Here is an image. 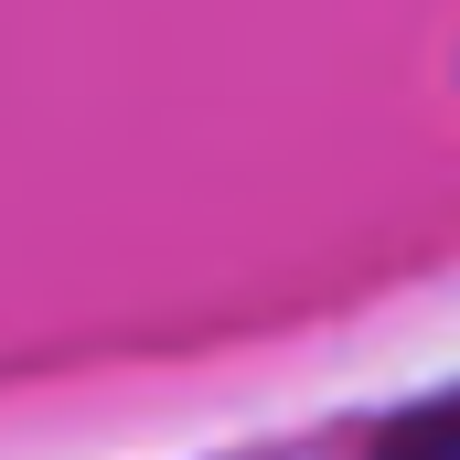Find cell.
Here are the masks:
<instances>
[{"label": "cell", "instance_id": "obj_1", "mask_svg": "<svg viewBox=\"0 0 460 460\" xmlns=\"http://www.w3.org/2000/svg\"><path fill=\"white\" fill-rule=\"evenodd\" d=\"M396 439H450V450H460V396H450V407H429V418H407Z\"/></svg>", "mask_w": 460, "mask_h": 460}]
</instances>
